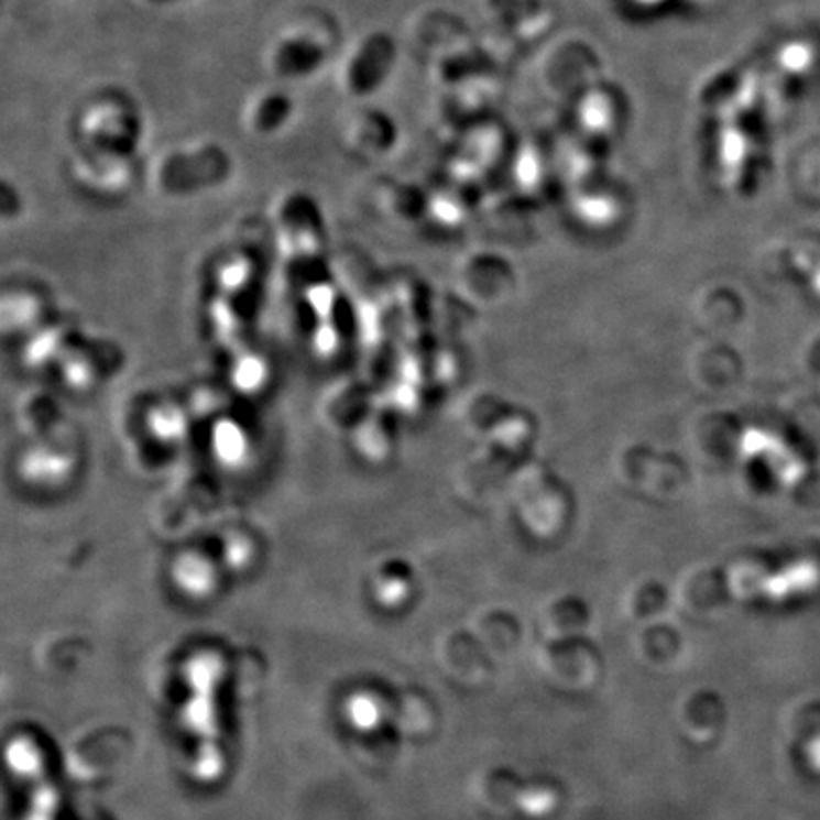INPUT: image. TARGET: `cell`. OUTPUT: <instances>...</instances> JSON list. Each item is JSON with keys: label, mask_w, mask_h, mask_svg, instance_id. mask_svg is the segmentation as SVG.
<instances>
[{"label": "cell", "mask_w": 820, "mask_h": 820, "mask_svg": "<svg viewBox=\"0 0 820 820\" xmlns=\"http://www.w3.org/2000/svg\"><path fill=\"white\" fill-rule=\"evenodd\" d=\"M285 114H287V103L277 97H272L270 101L262 105L261 117H256V120L264 125V130H272L282 122Z\"/></svg>", "instance_id": "obj_1"}]
</instances>
